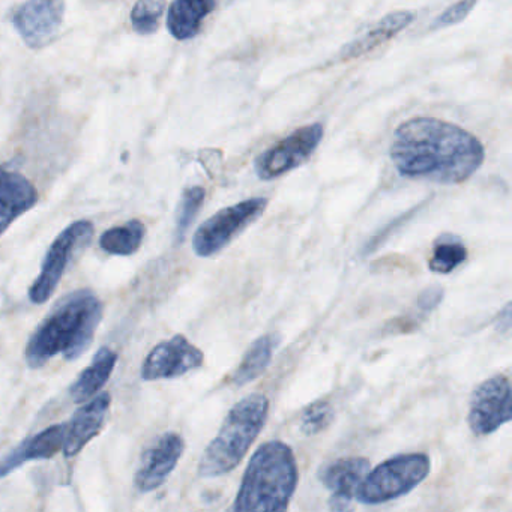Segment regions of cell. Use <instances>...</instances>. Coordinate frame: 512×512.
Returning a JSON list of instances; mask_svg holds the SVG:
<instances>
[{"instance_id": "8fae6325", "label": "cell", "mask_w": 512, "mask_h": 512, "mask_svg": "<svg viewBox=\"0 0 512 512\" xmlns=\"http://www.w3.org/2000/svg\"><path fill=\"white\" fill-rule=\"evenodd\" d=\"M185 442L181 434H161L143 451L137 467L134 484L140 493L158 490L172 475L184 454Z\"/></svg>"}, {"instance_id": "2e32d148", "label": "cell", "mask_w": 512, "mask_h": 512, "mask_svg": "<svg viewBox=\"0 0 512 512\" xmlns=\"http://www.w3.org/2000/svg\"><path fill=\"white\" fill-rule=\"evenodd\" d=\"M370 469L364 457H346L326 464L319 472V479L337 499H355L356 490Z\"/></svg>"}, {"instance_id": "d4e9b609", "label": "cell", "mask_w": 512, "mask_h": 512, "mask_svg": "<svg viewBox=\"0 0 512 512\" xmlns=\"http://www.w3.org/2000/svg\"><path fill=\"white\" fill-rule=\"evenodd\" d=\"M334 410L328 401H316L302 412L299 430L304 436H316L331 425Z\"/></svg>"}, {"instance_id": "7c38bea8", "label": "cell", "mask_w": 512, "mask_h": 512, "mask_svg": "<svg viewBox=\"0 0 512 512\" xmlns=\"http://www.w3.org/2000/svg\"><path fill=\"white\" fill-rule=\"evenodd\" d=\"M64 16V2L35 0L17 7L11 14V22L29 47L41 49L55 40Z\"/></svg>"}, {"instance_id": "277c9868", "label": "cell", "mask_w": 512, "mask_h": 512, "mask_svg": "<svg viewBox=\"0 0 512 512\" xmlns=\"http://www.w3.org/2000/svg\"><path fill=\"white\" fill-rule=\"evenodd\" d=\"M269 400L250 394L227 413L217 436L206 446L197 472L202 478L227 475L239 466L268 421Z\"/></svg>"}, {"instance_id": "9c48e42d", "label": "cell", "mask_w": 512, "mask_h": 512, "mask_svg": "<svg viewBox=\"0 0 512 512\" xmlns=\"http://www.w3.org/2000/svg\"><path fill=\"white\" fill-rule=\"evenodd\" d=\"M511 382L505 374L484 380L470 397L467 424L476 437L488 436L512 418Z\"/></svg>"}, {"instance_id": "603a6c76", "label": "cell", "mask_w": 512, "mask_h": 512, "mask_svg": "<svg viewBox=\"0 0 512 512\" xmlns=\"http://www.w3.org/2000/svg\"><path fill=\"white\" fill-rule=\"evenodd\" d=\"M206 191L202 187H191L182 193L181 202H179L178 212H176L175 239L178 244L184 242L191 224L196 220L197 214L202 209L205 202Z\"/></svg>"}, {"instance_id": "4316f807", "label": "cell", "mask_w": 512, "mask_h": 512, "mask_svg": "<svg viewBox=\"0 0 512 512\" xmlns=\"http://www.w3.org/2000/svg\"><path fill=\"white\" fill-rule=\"evenodd\" d=\"M443 296H445L443 287L434 284V286L427 287V289L419 293L416 304H418L419 310L424 311V313H430V311L436 310L439 307L440 302L443 301Z\"/></svg>"}, {"instance_id": "83f0119b", "label": "cell", "mask_w": 512, "mask_h": 512, "mask_svg": "<svg viewBox=\"0 0 512 512\" xmlns=\"http://www.w3.org/2000/svg\"><path fill=\"white\" fill-rule=\"evenodd\" d=\"M497 329L502 332H508L511 328V304H506L505 308L500 311L499 317H497Z\"/></svg>"}, {"instance_id": "9a60e30c", "label": "cell", "mask_w": 512, "mask_h": 512, "mask_svg": "<svg viewBox=\"0 0 512 512\" xmlns=\"http://www.w3.org/2000/svg\"><path fill=\"white\" fill-rule=\"evenodd\" d=\"M37 202V188L26 176L0 169V235Z\"/></svg>"}, {"instance_id": "484cf974", "label": "cell", "mask_w": 512, "mask_h": 512, "mask_svg": "<svg viewBox=\"0 0 512 512\" xmlns=\"http://www.w3.org/2000/svg\"><path fill=\"white\" fill-rule=\"evenodd\" d=\"M476 7L475 0H461L457 4L451 5L446 8L433 23H431V31H437V29L448 28V26L457 25V23L463 22L470 11Z\"/></svg>"}, {"instance_id": "44dd1931", "label": "cell", "mask_w": 512, "mask_h": 512, "mask_svg": "<svg viewBox=\"0 0 512 512\" xmlns=\"http://www.w3.org/2000/svg\"><path fill=\"white\" fill-rule=\"evenodd\" d=\"M146 227L142 221L131 220L124 226L113 227L101 235L100 247L112 256H131L145 239Z\"/></svg>"}, {"instance_id": "5bb4252c", "label": "cell", "mask_w": 512, "mask_h": 512, "mask_svg": "<svg viewBox=\"0 0 512 512\" xmlns=\"http://www.w3.org/2000/svg\"><path fill=\"white\" fill-rule=\"evenodd\" d=\"M110 404H112V397L107 392H103V394H98L97 397L83 404L74 413L70 422L65 424V427H67L64 443L65 457H76L95 436H98L104 422H106Z\"/></svg>"}, {"instance_id": "4fadbf2b", "label": "cell", "mask_w": 512, "mask_h": 512, "mask_svg": "<svg viewBox=\"0 0 512 512\" xmlns=\"http://www.w3.org/2000/svg\"><path fill=\"white\" fill-rule=\"evenodd\" d=\"M65 433V424H56L20 442L5 457L0 458V478L11 475L26 463L50 460L64 451Z\"/></svg>"}, {"instance_id": "5b68a950", "label": "cell", "mask_w": 512, "mask_h": 512, "mask_svg": "<svg viewBox=\"0 0 512 512\" xmlns=\"http://www.w3.org/2000/svg\"><path fill=\"white\" fill-rule=\"evenodd\" d=\"M430 457L422 452L398 454L380 463L365 475L356 490V500L364 505L391 502L415 490L430 475Z\"/></svg>"}, {"instance_id": "6da1fadb", "label": "cell", "mask_w": 512, "mask_h": 512, "mask_svg": "<svg viewBox=\"0 0 512 512\" xmlns=\"http://www.w3.org/2000/svg\"><path fill=\"white\" fill-rule=\"evenodd\" d=\"M389 155L404 178L454 185L478 172L485 149L458 125L436 118H413L395 130Z\"/></svg>"}, {"instance_id": "7402d4cb", "label": "cell", "mask_w": 512, "mask_h": 512, "mask_svg": "<svg viewBox=\"0 0 512 512\" xmlns=\"http://www.w3.org/2000/svg\"><path fill=\"white\" fill-rule=\"evenodd\" d=\"M467 259V250L463 242L455 236H442L434 245L433 256L428 268L436 274H449Z\"/></svg>"}, {"instance_id": "ffe728a7", "label": "cell", "mask_w": 512, "mask_h": 512, "mask_svg": "<svg viewBox=\"0 0 512 512\" xmlns=\"http://www.w3.org/2000/svg\"><path fill=\"white\" fill-rule=\"evenodd\" d=\"M280 340L281 338L278 334H266L257 338L248 347L244 358L239 362L238 368L233 373V385L245 386L259 379L265 373L269 364H271L272 356H274L275 349L280 344Z\"/></svg>"}, {"instance_id": "52a82bcc", "label": "cell", "mask_w": 512, "mask_h": 512, "mask_svg": "<svg viewBox=\"0 0 512 512\" xmlns=\"http://www.w3.org/2000/svg\"><path fill=\"white\" fill-rule=\"evenodd\" d=\"M94 236V224L80 220L70 224L47 251L40 275L29 290V298L34 304H44L58 289L74 254L89 245Z\"/></svg>"}, {"instance_id": "8992f818", "label": "cell", "mask_w": 512, "mask_h": 512, "mask_svg": "<svg viewBox=\"0 0 512 512\" xmlns=\"http://www.w3.org/2000/svg\"><path fill=\"white\" fill-rule=\"evenodd\" d=\"M268 208V199L253 197L238 205L221 209L212 215L194 233V253L199 257H211L220 253L239 233L259 220Z\"/></svg>"}, {"instance_id": "7a4b0ae2", "label": "cell", "mask_w": 512, "mask_h": 512, "mask_svg": "<svg viewBox=\"0 0 512 512\" xmlns=\"http://www.w3.org/2000/svg\"><path fill=\"white\" fill-rule=\"evenodd\" d=\"M103 319V304L91 290L65 296L29 338L25 359L31 368H41L56 356L67 361L80 358L94 340Z\"/></svg>"}, {"instance_id": "ac0fdd59", "label": "cell", "mask_w": 512, "mask_h": 512, "mask_svg": "<svg viewBox=\"0 0 512 512\" xmlns=\"http://www.w3.org/2000/svg\"><path fill=\"white\" fill-rule=\"evenodd\" d=\"M118 362V353L109 347H101L95 353L88 368L82 371L70 388V395L76 403H88L97 397L98 392L106 386Z\"/></svg>"}, {"instance_id": "ba28073f", "label": "cell", "mask_w": 512, "mask_h": 512, "mask_svg": "<svg viewBox=\"0 0 512 512\" xmlns=\"http://www.w3.org/2000/svg\"><path fill=\"white\" fill-rule=\"evenodd\" d=\"M323 139L320 124L305 125L284 137L254 160V170L262 181H272L310 160Z\"/></svg>"}, {"instance_id": "d6986e66", "label": "cell", "mask_w": 512, "mask_h": 512, "mask_svg": "<svg viewBox=\"0 0 512 512\" xmlns=\"http://www.w3.org/2000/svg\"><path fill=\"white\" fill-rule=\"evenodd\" d=\"M217 8L212 0H176L167 14V28L179 41L191 40L202 28L203 20Z\"/></svg>"}, {"instance_id": "cb8c5ba5", "label": "cell", "mask_w": 512, "mask_h": 512, "mask_svg": "<svg viewBox=\"0 0 512 512\" xmlns=\"http://www.w3.org/2000/svg\"><path fill=\"white\" fill-rule=\"evenodd\" d=\"M164 2L158 0H142L134 5L131 11V23L134 31L140 35H152L160 28V19L163 17Z\"/></svg>"}, {"instance_id": "30bf717a", "label": "cell", "mask_w": 512, "mask_h": 512, "mask_svg": "<svg viewBox=\"0 0 512 512\" xmlns=\"http://www.w3.org/2000/svg\"><path fill=\"white\" fill-rule=\"evenodd\" d=\"M205 355L184 335H175L170 340L161 341L146 356L142 365V379L154 380L178 379L191 371L202 367Z\"/></svg>"}, {"instance_id": "3957f363", "label": "cell", "mask_w": 512, "mask_h": 512, "mask_svg": "<svg viewBox=\"0 0 512 512\" xmlns=\"http://www.w3.org/2000/svg\"><path fill=\"white\" fill-rule=\"evenodd\" d=\"M298 482L293 449L281 440L263 443L251 457L227 512H287Z\"/></svg>"}, {"instance_id": "e0dca14e", "label": "cell", "mask_w": 512, "mask_h": 512, "mask_svg": "<svg viewBox=\"0 0 512 512\" xmlns=\"http://www.w3.org/2000/svg\"><path fill=\"white\" fill-rule=\"evenodd\" d=\"M413 20H415V14L412 11H395V13L388 14L364 37L343 47L338 59L347 62L350 59L361 58L365 53L371 52L376 47L385 44L386 41L392 40L395 35L406 29Z\"/></svg>"}]
</instances>
